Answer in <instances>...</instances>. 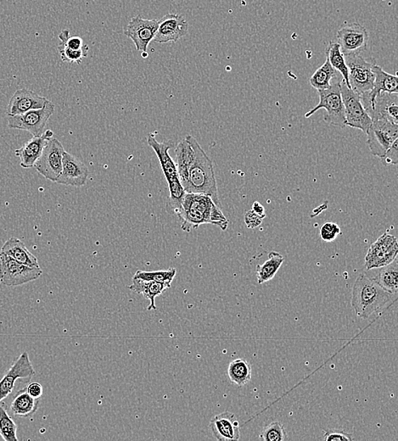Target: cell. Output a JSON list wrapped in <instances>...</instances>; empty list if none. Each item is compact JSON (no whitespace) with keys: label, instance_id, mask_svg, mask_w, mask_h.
Here are the masks:
<instances>
[{"label":"cell","instance_id":"6da1fadb","mask_svg":"<svg viewBox=\"0 0 398 441\" xmlns=\"http://www.w3.org/2000/svg\"><path fill=\"white\" fill-rule=\"evenodd\" d=\"M179 216L182 230L190 232L202 224H213L226 231L228 220L222 208L205 194L185 193Z\"/></svg>","mask_w":398,"mask_h":441},{"label":"cell","instance_id":"7a4b0ae2","mask_svg":"<svg viewBox=\"0 0 398 441\" xmlns=\"http://www.w3.org/2000/svg\"><path fill=\"white\" fill-rule=\"evenodd\" d=\"M188 137L194 148V155L188 170L187 178L182 186L186 193L207 195L213 199L216 205L222 208L218 198L213 161L193 136L188 135Z\"/></svg>","mask_w":398,"mask_h":441},{"label":"cell","instance_id":"3957f363","mask_svg":"<svg viewBox=\"0 0 398 441\" xmlns=\"http://www.w3.org/2000/svg\"><path fill=\"white\" fill-rule=\"evenodd\" d=\"M392 294L384 290L375 278L362 273L356 278L351 294V305L356 315L368 319L372 314L379 311L393 298Z\"/></svg>","mask_w":398,"mask_h":441},{"label":"cell","instance_id":"277c9868","mask_svg":"<svg viewBox=\"0 0 398 441\" xmlns=\"http://www.w3.org/2000/svg\"><path fill=\"white\" fill-rule=\"evenodd\" d=\"M147 143L153 148L158 156L164 176L168 181L169 198L166 210L170 215H177L181 210L186 192L181 184L175 161L169 155V151L173 146V143L171 142L160 143L152 134L148 136Z\"/></svg>","mask_w":398,"mask_h":441},{"label":"cell","instance_id":"5b68a950","mask_svg":"<svg viewBox=\"0 0 398 441\" xmlns=\"http://www.w3.org/2000/svg\"><path fill=\"white\" fill-rule=\"evenodd\" d=\"M341 80L338 75L334 76L330 87L324 90H319L320 103L315 108L305 114V117L308 118L320 109H325L326 113L324 120L329 124L346 127L345 108L343 105L341 93Z\"/></svg>","mask_w":398,"mask_h":441},{"label":"cell","instance_id":"8992f818","mask_svg":"<svg viewBox=\"0 0 398 441\" xmlns=\"http://www.w3.org/2000/svg\"><path fill=\"white\" fill-rule=\"evenodd\" d=\"M43 274L40 267L23 264L7 254L0 252V283L16 287L35 281Z\"/></svg>","mask_w":398,"mask_h":441},{"label":"cell","instance_id":"52a82bcc","mask_svg":"<svg viewBox=\"0 0 398 441\" xmlns=\"http://www.w3.org/2000/svg\"><path fill=\"white\" fill-rule=\"evenodd\" d=\"M56 106L48 100L43 108L29 110L16 116H8V127L28 131L33 137L44 134L46 124L54 112Z\"/></svg>","mask_w":398,"mask_h":441},{"label":"cell","instance_id":"ba28073f","mask_svg":"<svg viewBox=\"0 0 398 441\" xmlns=\"http://www.w3.org/2000/svg\"><path fill=\"white\" fill-rule=\"evenodd\" d=\"M367 143L372 155L383 157L398 138V124L385 118L372 121L367 131Z\"/></svg>","mask_w":398,"mask_h":441},{"label":"cell","instance_id":"9c48e42d","mask_svg":"<svg viewBox=\"0 0 398 441\" xmlns=\"http://www.w3.org/2000/svg\"><path fill=\"white\" fill-rule=\"evenodd\" d=\"M341 93L345 108L346 126L367 134L372 120L363 107L360 95L347 87L343 79L341 82Z\"/></svg>","mask_w":398,"mask_h":441},{"label":"cell","instance_id":"30bf717a","mask_svg":"<svg viewBox=\"0 0 398 441\" xmlns=\"http://www.w3.org/2000/svg\"><path fill=\"white\" fill-rule=\"evenodd\" d=\"M350 87L358 95L370 92L374 87L375 74L372 71L374 64L368 62L361 55L355 54L345 57Z\"/></svg>","mask_w":398,"mask_h":441},{"label":"cell","instance_id":"8fae6325","mask_svg":"<svg viewBox=\"0 0 398 441\" xmlns=\"http://www.w3.org/2000/svg\"><path fill=\"white\" fill-rule=\"evenodd\" d=\"M65 151L62 143L57 139H50L33 167L46 180L56 182L62 172Z\"/></svg>","mask_w":398,"mask_h":441},{"label":"cell","instance_id":"7c38bea8","mask_svg":"<svg viewBox=\"0 0 398 441\" xmlns=\"http://www.w3.org/2000/svg\"><path fill=\"white\" fill-rule=\"evenodd\" d=\"M398 244L397 237L385 233L375 243L370 245L366 257V270L380 269L392 263L397 257Z\"/></svg>","mask_w":398,"mask_h":441},{"label":"cell","instance_id":"4fadbf2b","mask_svg":"<svg viewBox=\"0 0 398 441\" xmlns=\"http://www.w3.org/2000/svg\"><path fill=\"white\" fill-rule=\"evenodd\" d=\"M35 375V370L28 353L23 352L14 360L5 376L0 380V402L5 400L13 392L16 381L22 380L24 383H29Z\"/></svg>","mask_w":398,"mask_h":441},{"label":"cell","instance_id":"5bb4252c","mask_svg":"<svg viewBox=\"0 0 398 441\" xmlns=\"http://www.w3.org/2000/svg\"><path fill=\"white\" fill-rule=\"evenodd\" d=\"M360 99L372 121L385 118L398 124V93H382L373 100L360 95Z\"/></svg>","mask_w":398,"mask_h":441},{"label":"cell","instance_id":"9a60e30c","mask_svg":"<svg viewBox=\"0 0 398 441\" xmlns=\"http://www.w3.org/2000/svg\"><path fill=\"white\" fill-rule=\"evenodd\" d=\"M337 44L344 57L360 54L367 49L368 33L365 28L358 23H351L342 27L336 34Z\"/></svg>","mask_w":398,"mask_h":441},{"label":"cell","instance_id":"2e32d148","mask_svg":"<svg viewBox=\"0 0 398 441\" xmlns=\"http://www.w3.org/2000/svg\"><path fill=\"white\" fill-rule=\"evenodd\" d=\"M158 25V20H146L137 16L131 19L124 34L134 42L137 50L147 52L148 45L154 40Z\"/></svg>","mask_w":398,"mask_h":441},{"label":"cell","instance_id":"e0dca14e","mask_svg":"<svg viewBox=\"0 0 398 441\" xmlns=\"http://www.w3.org/2000/svg\"><path fill=\"white\" fill-rule=\"evenodd\" d=\"M90 171L87 165L77 156L65 151L62 160V169L57 184L82 187L86 184Z\"/></svg>","mask_w":398,"mask_h":441},{"label":"cell","instance_id":"ac0fdd59","mask_svg":"<svg viewBox=\"0 0 398 441\" xmlns=\"http://www.w3.org/2000/svg\"><path fill=\"white\" fill-rule=\"evenodd\" d=\"M158 21V29L154 40L159 44L177 42L188 33V21L182 15L168 14Z\"/></svg>","mask_w":398,"mask_h":441},{"label":"cell","instance_id":"d6986e66","mask_svg":"<svg viewBox=\"0 0 398 441\" xmlns=\"http://www.w3.org/2000/svg\"><path fill=\"white\" fill-rule=\"evenodd\" d=\"M209 428L219 441H237L240 438L239 420L230 411L215 416L211 420Z\"/></svg>","mask_w":398,"mask_h":441},{"label":"cell","instance_id":"ffe728a7","mask_svg":"<svg viewBox=\"0 0 398 441\" xmlns=\"http://www.w3.org/2000/svg\"><path fill=\"white\" fill-rule=\"evenodd\" d=\"M48 100L28 89H18L10 100L7 106V116H16L29 110L43 108Z\"/></svg>","mask_w":398,"mask_h":441},{"label":"cell","instance_id":"44dd1931","mask_svg":"<svg viewBox=\"0 0 398 441\" xmlns=\"http://www.w3.org/2000/svg\"><path fill=\"white\" fill-rule=\"evenodd\" d=\"M54 133L52 130L44 131L39 137H33L23 146L15 151L16 156L20 159L21 167L30 169L35 167L36 161L40 158L46 143L52 139Z\"/></svg>","mask_w":398,"mask_h":441},{"label":"cell","instance_id":"7402d4cb","mask_svg":"<svg viewBox=\"0 0 398 441\" xmlns=\"http://www.w3.org/2000/svg\"><path fill=\"white\" fill-rule=\"evenodd\" d=\"M372 71L375 74L374 87L371 91L364 93L361 95L373 100L380 93H398V78L397 75L388 74L376 64L373 66Z\"/></svg>","mask_w":398,"mask_h":441},{"label":"cell","instance_id":"603a6c76","mask_svg":"<svg viewBox=\"0 0 398 441\" xmlns=\"http://www.w3.org/2000/svg\"><path fill=\"white\" fill-rule=\"evenodd\" d=\"M40 399H35L27 392L26 388L18 390L11 399L9 411L16 418L31 417L39 408Z\"/></svg>","mask_w":398,"mask_h":441},{"label":"cell","instance_id":"cb8c5ba5","mask_svg":"<svg viewBox=\"0 0 398 441\" xmlns=\"http://www.w3.org/2000/svg\"><path fill=\"white\" fill-rule=\"evenodd\" d=\"M14 260L32 267H40L35 254L29 252L26 245L16 237H11L2 246L1 252Z\"/></svg>","mask_w":398,"mask_h":441},{"label":"cell","instance_id":"d4e9b609","mask_svg":"<svg viewBox=\"0 0 398 441\" xmlns=\"http://www.w3.org/2000/svg\"><path fill=\"white\" fill-rule=\"evenodd\" d=\"M170 286L171 284L168 283L145 281V280L133 278L132 286H130L129 288L131 290L142 295L146 299L150 300L149 307L147 308L148 311H151V310L156 311L158 310L156 305V297L162 295Z\"/></svg>","mask_w":398,"mask_h":441},{"label":"cell","instance_id":"484cf974","mask_svg":"<svg viewBox=\"0 0 398 441\" xmlns=\"http://www.w3.org/2000/svg\"><path fill=\"white\" fill-rule=\"evenodd\" d=\"M285 258L281 253L277 252H270L269 253L268 260L264 264L257 265V277L258 284H264L270 281L276 275L279 269H281Z\"/></svg>","mask_w":398,"mask_h":441},{"label":"cell","instance_id":"4316f807","mask_svg":"<svg viewBox=\"0 0 398 441\" xmlns=\"http://www.w3.org/2000/svg\"><path fill=\"white\" fill-rule=\"evenodd\" d=\"M374 278L384 290L396 295L398 290L397 258L389 265L380 267L379 274Z\"/></svg>","mask_w":398,"mask_h":441},{"label":"cell","instance_id":"83f0119b","mask_svg":"<svg viewBox=\"0 0 398 441\" xmlns=\"http://www.w3.org/2000/svg\"><path fill=\"white\" fill-rule=\"evenodd\" d=\"M325 53L330 65L334 70L340 72L346 86L351 88L349 78V68H347L345 57L341 52L340 45L336 42L330 41L327 48H326Z\"/></svg>","mask_w":398,"mask_h":441},{"label":"cell","instance_id":"f1b7e54d","mask_svg":"<svg viewBox=\"0 0 398 441\" xmlns=\"http://www.w3.org/2000/svg\"><path fill=\"white\" fill-rule=\"evenodd\" d=\"M228 377L231 383L242 387L252 380V366L247 360L236 359L228 368Z\"/></svg>","mask_w":398,"mask_h":441},{"label":"cell","instance_id":"f546056e","mask_svg":"<svg viewBox=\"0 0 398 441\" xmlns=\"http://www.w3.org/2000/svg\"><path fill=\"white\" fill-rule=\"evenodd\" d=\"M337 75V71L330 65L328 59H326L324 65L321 66L309 79V83L317 91L324 90L330 87L333 78Z\"/></svg>","mask_w":398,"mask_h":441},{"label":"cell","instance_id":"4dcf8cb0","mask_svg":"<svg viewBox=\"0 0 398 441\" xmlns=\"http://www.w3.org/2000/svg\"><path fill=\"white\" fill-rule=\"evenodd\" d=\"M18 425L8 413L4 403L0 402V436L6 441H18Z\"/></svg>","mask_w":398,"mask_h":441},{"label":"cell","instance_id":"1f68e13d","mask_svg":"<svg viewBox=\"0 0 398 441\" xmlns=\"http://www.w3.org/2000/svg\"><path fill=\"white\" fill-rule=\"evenodd\" d=\"M176 274L177 270L175 269L158 271L139 270L136 271V274H134V278L145 280V281H154L171 284Z\"/></svg>","mask_w":398,"mask_h":441},{"label":"cell","instance_id":"d6a6232c","mask_svg":"<svg viewBox=\"0 0 398 441\" xmlns=\"http://www.w3.org/2000/svg\"><path fill=\"white\" fill-rule=\"evenodd\" d=\"M260 440L264 441H283L288 440L285 427L281 422L271 423L262 430Z\"/></svg>","mask_w":398,"mask_h":441},{"label":"cell","instance_id":"836d02e7","mask_svg":"<svg viewBox=\"0 0 398 441\" xmlns=\"http://www.w3.org/2000/svg\"><path fill=\"white\" fill-rule=\"evenodd\" d=\"M58 51L63 62L80 64L83 58L87 57L90 47L88 45L86 48L82 50L74 51L66 48L62 42H60V45H58Z\"/></svg>","mask_w":398,"mask_h":441},{"label":"cell","instance_id":"e575fe53","mask_svg":"<svg viewBox=\"0 0 398 441\" xmlns=\"http://www.w3.org/2000/svg\"><path fill=\"white\" fill-rule=\"evenodd\" d=\"M341 231L340 227L337 223H325L323 226L320 228V237L322 240L325 242H332L336 240L339 235H341Z\"/></svg>","mask_w":398,"mask_h":441},{"label":"cell","instance_id":"d590c367","mask_svg":"<svg viewBox=\"0 0 398 441\" xmlns=\"http://www.w3.org/2000/svg\"><path fill=\"white\" fill-rule=\"evenodd\" d=\"M324 440L326 441H351L353 436L345 431L341 430H324Z\"/></svg>","mask_w":398,"mask_h":441},{"label":"cell","instance_id":"8d00e7d4","mask_svg":"<svg viewBox=\"0 0 398 441\" xmlns=\"http://www.w3.org/2000/svg\"><path fill=\"white\" fill-rule=\"evenodd\" d=\"M398 140L392 143L389 150L385 153L383 157H381V161L385 165H397L398 163Z\"/></svg>","mask_w":398,"mask_h":441},{"label":"cell","instance_id":"74e56055","mask_svg":"<svg viewBox=\"0 0 398 441\" xmlns=\"http://www.w3.org/2000/svg\"><path fill=\"white\" fill-rule=\"evenodd\" d=\"M264 218L258 216L252 210L248 211L245 215V223L248 228L254 229L259 227Z\"/></svg>","mask_w":398,"mask_h":441},{"label":"cell","instance_id":"f35d334b","mask_svg":"<svg viewBox=\"0 0 398 441\" xmlns=\"http://www.w3.org/2000/svg\"><path fill=\"white\" fill-rule=\"evenodd\" d=\"M26 389L27 392L33 398L40 399L43 396V386L40 383H37V382H33V383L29 384Z\"/></svg>","mask_w":398,"mask_h":441},{"label":"cell","instance_id":"ab89813d","mask_svg":"<svg viewBox=\"0 0 398 441\" xmlns=\"http://www.w3.org/2000/svg\"><path fill=\"white\" fill-rule=\"evenodd\" d=\"M254 212L258 216H260L261 218H265L266 213L264 207L261 205V204L258 201H255L253 203L252 209Z\"/></svg>","mask_w":398,"mask_h":441}]
</instances>
